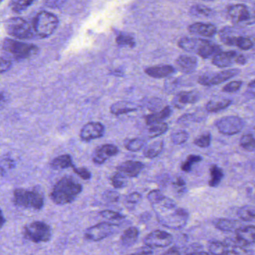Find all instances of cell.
<instances>
[{
  "instance_id": "cell-24",
  "label": "cell",
  "mask_w": 255,
  "mask_h": 255,
  "mask_svg": "<svg viewBox=\"0 0 255 255\" xmlns=\"http://www.w3.org/2000/svg\"><path fill=\"white\" fill-rule=\"evenodd\" d=\"M232 101L223 97H214L206 105V110L210 113H216L229 107Z\"/></svg>"
},
{
  "instance_id": "cell-2",
  "label": "cell",
  "mask_w": 255,
  "mask_h": 255,
  "mask_svg": "<svg viewBox=\"0 0 255 255\" xmlns=\"http://www.w3.org/2000/svg\"><path fill=\"white\" fill-rule=\"evenodd\" d=\"M83 191V186L70 176L61 178L53 186L50 198L57 205L71 204Z\"/></svg>"
},
{
  "instance_id": "cell-38",
  "label": "cell",
  "mask_w": 255,
  "mask_h": 255,
  "mask_svg": "<svg viewBox=\"0 0 255 255\" xmlns=\"http://www.w3.org/2000/svg\"><path fill=\"white\" fill-rule=\"evenodd\" d=\"M110 183L115 189H123L128 186V180L126 177L117 171L110 177Z\"/></svg>"
},
{
  "instance_id": "cell-1",
  "label": "cell",
  "mask_w": 255,
  "mask_h": 255,
  "mask_svg": "<svg viewBox=\"0 0 255 255\" xmlns=\"http://www.w3.org/2000/svg\"><path fill=\"white\" fill-rule=\"evenodd\" d=\"M147 199L159 223L168 229L180 230L189 221V212L177 207L171 198L165 196L160 189H153L147 194Z\"/></svg>"
},
{
  "instance_id": "cell-55",
  "label": "cell",
  "mask_w": 255,
  "mask_h": 255,
  "mask_svg": "<svg viewBox=\"0 0 255 255\" xmlns=\"http://www.w3.org/2000/svg\"><path fill=\"white\" fill-rule=\"evenodd\" d=\"M5 222H6V221H5V216H4L2 210L0 209V229L5 225Z\"/></svg>"
},
{
  "instance_id": "cell-29",
  "label": "cell",
  "mask_w": 255,
  "mask_h": 255,
  "mask_svg": "<svg viewBox=\"0 0 255 255\" xmlns=\"http://www.w3.org/2000/svg\"><path fill=\"white\" fill-rule=\"evenodd\" d=\"M50 165L55 170H62L68 168H73L74 166V163H73L72 157L69 154H64L57 156L52 161Z\"/></svg>"
},
{
  "instance_id": "cell-39",
  "label": "cell",
  "mask_w": 255,
  "mask_h": 255,
  "mask_svg": "<svg viewBox=\"0 0 255 255\" xmlns=\"http://www.w3.org/2000/svg\"><path fill=\"white\" fill-rule=\"evenodd\" d=\"M144 145V141L141 138H135L125 142V148L131 152H137L141 150Z\"/></svg>"
},
{
  "instance_id": "cell-36",
  "label": "cell",
  "mask_w": 255,
  "mask_h": 255,
  "mask_svg": "<svg viewBox=\"0 0 255 255\" xmlns=\"http://www.w3.org/2000/svg\"><path fill=\"white\" fill-rule=\"evenodd\" d=\"M168 130V125L166 123L156 124L152 125L148 129V135L150 138H156L165 134Z\"/></svg>"
},
{
  "instance_id": "cell-49",
  "label": "cell",
  "mask_w": 255,
  "mask_h": 255,
  "mask_svg": "<svg viewBox=\"0 0 255 255\" xmlns=\"http://www.w3.org/2000/svg\"><path fill=\"white\" fill-rule=\"evenodd\" d=\"M103 198L106 201L108 202L116 203L119 202L120 200V194L116 191L107 190L103 195Z\"/></svg>"
},
{
  "instance_id": "cell-46",
  "label": "cell",
  "mask_w": 255,
  "mask_h": 255,
  "mask_svg": "<svg viewBox=\"0 0 255 255\" xmlns=\"http://www.w3.org/2000/svg\"><path fill=\"white\" fill-rule=\"evenodd\" d=\"M172 186L177 195H183L186 190V184L181 177H177L172 181Z\"/></svg>"
},
{
  "instance_id": "cell-4",
  "label": "cell",
  "mask_w": 255,
  "mask_h": 255,
  "mask_svg": "<svg viewBox=\"0 0 255 255\" xmlns=\"http://www.w3.org/2000/svg\"><path fill=\"white\" fill-rule=\"evenodd\" d=\"M13 201L17 207L40 210L44 205V197L37 190L17 189L13 194Z\"/></svg>"
},
{
  "instance_id": "cell-17",
  "label": "cell",
  "mask_w": 255,
  "mask_h": 255,
  "mask_svg": "<svg viewBox=\"0 0 255 255\" xmlns=\"http://www.w3.org/2000/svg\"><path fill=\"white\" fill-rule=\"evenodd\" d=\"M144 168V163L139 161L128 160L120 164L116 170L126 178H134L139 175Z\"/></svg>"
},
{
  "instance_id": "cell-13",
  "label": "cell",
  "mask_w": 255,
  "mask_h": 255,
  "mask_svg": "<svg viewBox=\"0 0 255 255\" xmlns=\"http://www.w3.org/2000/svg\"><path fill=\"white\" fill-rule=\"evenodd\" d=\"M240 69L234 68V69L225 70L216 74H204L199 77L198 82L201 86H216L236 77L240 74Z\"/></svg>"
},
{
  "instance_id": "cell-35",
  "label": "cell",
  "mask_w": 255,
  "mask_h": 255,
  "mask_svg": "<svg viewBox=\"0 0 255 255\" xmlns=\"http://www.w3.org/2000/svg\"><path fill=\"white\" fill-rule=\"evenodd\" d=\"M201 160H202V157L199 156V155H189L187 158L182 162L180 168L184 172H190L192 171V166H193L194 164L198 163Z\"/></svg>"
},
{
  "instance_id": "cell-7",
  "label": "cell",
  "mask_w": 255,
  "mask_h": 255,
  "mask_svg": "<svg viewBox=\"0 0 255 255\" xmlns=\"http://www.w3.org/2000/svg\"><path fill=\"white\" fill-rule=\"evenodd\" d=\"M59 25V20L55 14L47 11H41L37 14L34 20V29L38 36L48 38L54 33Z\"/></svg>"
},
{
  "instance_id": "cell-44",
  "label": "cell",
  "mask_w": 255,
  "mask_h": 255,
  "mask_svg": "<svg viewBox=\"0 0 255 255\" xmlns=\"http://www.w3.org/2000/svg\"><path fill=\"white\" fill-rule=\"evenodd\" d=\"M15 166V162L11 158L5 157L0 161V173L3 175L7 171H11Z\"/></svg>"
},
{
  "instance_id": "cell-22",
  "label": "cell",
  "mask_w": 255,
  "mask_h": 255,
  "mask_svg": "<svg viewBox=\"0 0 255 255\" xmlns=\"http://www.w3.org/2000/svg\"><path fill=\"white\" fill-rule=\"evenodd\" d=\"M177 68L183 74H189L193 73L198 67V60L194 56L189 55H181L176 60Z\"/></svg>"
},
{
  "instance_id": "cell-30",
  "label": "cell",
  "mask_w": 255,
  "mask_h": 255,
  "mask_svg": "<svg viewBox=\"0 0 255 255\" xmlns=\"http://www.w3.org/2000/svg\"><path fill=\"white\" fill-rule=\"evenodd\" d=\"M163 141L160 140V141H154L144 149L143 155H144V157L147 158V159H154V158L159 156V154L163 150Z\"/></svg>"
},
{
  "instance_id": "cell-27",
  "label": "cell",
  "mask_w": 255,
  "mask_h": 255,
  "mask_svg": "<svg viewBox=\"0 0 255 255\" xmlns=\"http://www.w3.org/2000/svg\"><path fill=\"white\" fill-rule=\"evenodd\" d=\"M236 237L242 241L253 246L255 242V227L254 225L243 226L235 231Z\"/></svg>"
},
{
  "instance_id": "cell-41",
  "label": "cell",
  "mask_w": 255,
  "mask_h": 255,
  "mask_svg": "<svg viewBox=\"0 0 255 255\" xmlns=\"http://www.w3.org/2000/svg\"><path fill=\"white\" fill-rule=\"evenodd\" d=\"M33 3V1H11L9 5L11 9L14 12L21 13Z\"/></svg>"
},
{
  "instance_id": "cell-25",
  "label": "cell",
  "mask_w": 255,
  "mask_h": 255,
  "mask_svg": "<svg viewBox=\"0 0 255 255\" xmlns=\"http://www.w3.org/2000/svg\"><path fill=\"white\" fill-rule=\"evenodd\" d=\"M213 225L219 231L223 232H231L236 231L243 227L241 222L236 219H225V218H219L213 221Z\"/></svg>"
},
{
  "instance_id": "cell-21",
  "label": "cell",
  "mask_w": 255,
  "mask_h": 255,
  "mask_svg": "<svg viewBox=\"0 0 255 255\" xmlns=\"http://www.w3.org/2000/svg\"><path fill=\"white\" fill-rule=\"evenodd\" d=\"M175 71V68L170 65H156L144 69V73L147 76L154 79L166 78L174 74Z\"/></svg>"
},
{
  "instance_id": "cell-56",
  "label": "cell",
  "mask_w": 255,
  "mask_h": 255,
  "mask_svg": "<svg viewBox=\"0 0 255 255\" xmlns=\"http://www.w3.org/2000/svg\"><path fill=\"white\" fill-rule=\"evenodd\" d=\"M151 254V251H149L147 249V250L141 251V252H138V253L132 254V255H150Z\"/></svg>"
},
{
  "instance_id": "cell-51",
  "label": "cell",
  "mask_w": 255,
  "mask_h": 255,
  "mask_svg": "<svg viewBox=\"0 0 255 255\" xmlns=\"http://www.w3.org/2000/svg\"><path fill=\"white\" fill-rule=\"evenodd\" d=\"M141 200H142V195L139 192H137L129 193L126 197L127 203H128L129 204H132V205H135V204H138Z\"/></svg>"
},
{
  "instance_id": "cell-28",
  "label": "cell",
  "mask_w": 255,
  "mask_h": 255,
  "mask_svg": "<svg viewBox=\"0 0 255 255\" xmlns=\"http://www.w3.org/2000/svg\"><path fill=\"white\" fill-rule=\"evenodd\" d=\"M138 236H139V231L138 228L135 227H129L124 231L121 237V241L124 246L126 247H130L136 243Z\"/></svg>"
},
{
  "instance_id": "cell-52",
  "label": "cell",
  "mask_w": 255,
  "mask_h": 255,
  "mask_svg": "<svg viewBox=\"0 0 255 255\" xmlns=\"http://www.w3.org/2000/svg\"><path fill=\"white\" fill-rule=\"evenodd\" d=\"M197 120H198V118H197L195 115L186 113V114L182 116L181 117L178 119L177 122H178V124H189L197 122Z\"/></svg>"
},
{
  "instance_id": "cell-10",
  "label": "cell",
  "mask_w": 255,
  "mask_h": 255,
  "mask_svg": "<svg viewBox=\"0 0 255 255\" xmlns=\"http://www.w3.org/2000/svg\"><path fill=\"white\" fill-rule=\"evenodd\" d=\"M216 127L220 133L225 135H234L243 130L245 122L238 116H226L216 122Z\"/></svg>"
},
{
  "instance_id": "cell-26",
  "label": "cell",
  "mask_w": 255,
  "mask_h": 255,
  "mask_svg": "<svg viewBox=\"0 0 255 255\" xmlns=\"http://www.w3.org/2000/svg\"><path fill=\"white\" fill-rule=\"evenodd\" d=\"M138 109V106L133 103L128 102V101H119L110 107V113L114 116H119L129 113H133L137 111Z\"/></svg>"
},
{
  "instance_id": "cell-12",
  "label": "cell",
  "mask_w": 255,
  "mask_h": 255,
  "mask_svg": "<svg viewBox=\"0 0 255 255\" xmlns=\"http://www.w3.org/2000/svg\"><path fill=\"white\" fill-rule=\"evenodd\" d=\"M174 241V237L170 233L162 230H155L145 236L143 242L149 249L165 248Z\"/></svg>"
},
{
  "instance_id": "cell-23",
  "label": "cell",
  "mask_w": 255,
  "mask_h": 255,
  "mask_svg": "<svg viewBox=\"0 0 255 255\" xmlns=\"http://www.w3.org/2000/svg\"><path fill=\"white\" fill-rule=\"evenodd\" d=\"M171 113H172V110H171V107L167 106L159 111L155 112V113L144 116V122L147 126L163 123L164 121L166 120L171 116Z\"/></svg>"
},
{
  "instance_id": "cell-43",
  "label": "cell",
  "mask_w": 255,
  "mask_h": 255,
  "mask_svg": "<svg viewBox=\"0 0 255 255\" xmlns=\"http://www.w3.org/2000/svg\"><path fill=\"white\" fill-rule=\"evenodd\" d=\"M193 142L198 147H201V148H207L211 143V135H210V132L203 134V135H200L198 138H195Z\"/></svg>"
},
{
  "instance_id": "cell-6",
  "label": "cell",
  "mask_w": 255,
  "mask_h": 255,
  "mask_svg": "<svg viewBox=\"0 0 255 255\" xmlns=\"http://www.w3.org/2000/svg\"><path fill=\"white\" fill-rule=\"evenodd\" d=\"M23 236L26 240L35 243H47L51 239L50 225L41 221H35L23 228Z\"/></svg>"
},
{
  "instance_id": "cell-32",
  "label": "cell",
  "mask_w": 255,
  "mask_h": 255,
  "mask_svg": "<svg viewBox=\"0 0 255 255\" xmlns=\"http://www.w3.org/2000/svg\"><path fill=\"white\" fill-rule=\"evenodd\" d=\"M117 45L120 47H129L133 48L135 46V40L130 34L126 32H120L116 38Z\"/></svg>"
},
{
  "instance_id": "cell-20",
  "label": "cell",
  "mask_w": 255,
  "mask_h": 255,
  "mask_svg": "<svg viewBox=\"0 0 255 255\" xmlns=\"http://www.w3.org/2000/svg\"><path fill=\"white\" fill-rule=\"evenodd\" d=\"M200 99V95L196 91H190V92H179L174 97L173 100V105L176 108L181 109L187 104H195Z\"/></svg>"
},
{
  "instance_id": "cell-19",
  "label": "cell",
  "mask_w": 255,
  "mask_h": 255,
  "mask_svg": "<svg viewBox=\"0 0 255 255\" xmlns=\"http://www.w3.org/2000/svg\"><path fill=\"white\" fill-rule=\"evenodd\" d=\"M188 30L192 35H199V36L211 38L214 36L217 32L215 25L210 23H194L188 26Z\"/></svg>"
},
{
  "instance_id": "cell-58",
  "label": "cell",
  "mask_w": 255,
  "mask_h": 255,
  "mask_svg": "<svg viewBox=\"0 0 255 255\" xmlns=\"http://www.w3.org/2000/svg\"><path fill=\"white\" fill-rule=\"evenodd\" d=\"M198 255H210V254L207 253V252H200V253L198 254Z\"/></svg>"
},
{
  "instance_id": "cell-54",
  "label": "cell",
  "mask_w": 255,
  "mask_h": 255,
  "mask_svg": "<svg viewBox=\"0 0 255 255\" xmlns=\"http://www.w3.org/2000/svg\"><path fill=\"white\" fill-rule=\"evenodd\" d=\"M162 255H181V253L178 248L172 247L164 252Z\"/></svg>"
},
{
  "instance_id": "cell-34",
  "label": "cell",
  "mask_w": 255,
  "mask_h": 255,
  "mask_svg": "<svg viewBox=\"0 0 255 255\" xmlns=\"http://www.w3.org/2000/svg\"><path fill=\"white\" fill-rule=\"evenodd\" d=\"M237 216L243 222H253L255 218V208L250 205L243 206L237 210Z\"/></svg>"
},
{
  "instance_id": "cell-45",
  "label": "cell",
  "mask_w": 255,
  "mask_h": 255,
  "mask_svg": "<svg viewBox=\"0 0 255 255\" xmlns=\"http://www.w3.org/2000/svg\"><path fill=\"white\" fill-rule=\"evenodd\" d=\"M99 214L103 218L108 219V220H122L125 218V216L122 213L110 210H102L100 212Z\"/></svg>"
},
{
  "instance_id": "cell-33",
  "label": "cell",
  "mask_w": 255,
  "mask_h": 255,
  "mask_svg": "<svg viewBox=\"0 0 255 255\" xmlns=\"http://www.w3.org/2000/svg\"><path fill=\"white\" fill-rule=\"evenodd\" d=\"M209 251L213 255H230V248L223 242H212L209 246Z\"/></svg>"
},
{
  "instance_id": "cell-53",
  "label": "cell",
  "mask_w": 255,
  "mask_h": 255,
  "mask_svg": "<svg viewBox=\"0 0 255 255\" xmlns=\"http://www.w3.org/2000/svg\"><path fill=\"white\" fill-rule=\"evenodd\" d=\"M11 68V62L9 60L0 57V73L8 71Z\"/></svg>"
},
{
  "instance_id": "cell-11",
  "label": "cell",
  "mask_w": 255,
  "mask_h": 255,
  "mask_svg": "<svg viewBox=\"0 0 255 255\" xmlns=\"http://www.w3.org/2000/svg\"><path fill=\"white\" fill-rule=\"evenodd\" d=\"M212 63L219 68H228L234 64L246 65L247 59L236 51H219L213 56Z\"/></svg>"
},
{
  "instance_id": "cell-18",
  "label": "cell",
  "mask_w": 255,
  "mask_h": 255,
  "mask_svg": "<svg viewBox=\"0 0 255 255\" xmlns=\"http://www.w3.org/2000/svg\"><path fill=\"white\" fill-rule=\"evenodd\" d=\"M228 14L236 23H243L251 19L249 8L243 4H234L228 8Z\"/></svg>"
},
{
  "instance_id": "cell-31",
  "label": "cell",
  "mask_w": 255,
  "mask_h": 255,
  "mask_svg": "<svg viewBox=\"0 0 255 255\" xmlns=\"http://www.w3.org/2000/svg\"><path fill=\"white\" fill-rule=\"evenodd\" d=\"M210 180H209V186L210 187H217L222 179H223V171L220 167L216 165H212L210 168Z\"/></svg>"
},
{
  "instance_id": "cell-47",
  "label": "cell",
  "mask_w": 255,
  "mask_h": 255,
  "mask_svg": "<svg viewBox=\"0 0 255 255\" xmlns=\"http://www.w3.org/2000/svg\"><path fill=\"white\" fill-rule=\"evenodd\" d=\"M243 84V81H240V80L231 82L222 88V92H225V93H234V92H238L241 89Z\"/></svg>"
},
{
  "instance_id": "cell-5",
  "label": "cell",
  "mask_w": 255,
  "mask_h": 255,
  "mask_svg": "<svg viewBox=\"0 0 255 255\" xmlns=\"http://www.w3.org/2000/svg\"><path fill=\"white\" fill-rule=\"evenodd\" d=\"M2 48L17 60L29 59L34 55H36L38 51V47L34 44L20 42L10 38L5 39Z\"/></svg>"
},
{
  "instance_id": "cell-16",
  "label": "cell",
  "mask_w": 255,
  "mask_h": 255,
  "mask_svg": "<svg viewBox=\"0 0 255 255\" xmlns=\"http://www.w3.org/2000/svg\"><path fill=\"white\" fill-rule=\"evenodd\" d=\"M105 128L100 122H89L82 128L80 138L83 141H92L104 136Z\"/></svg>"
},
{
  "instance_id": "cell-50",
  "label": "cell",
  "mask_w": 255,
  "mask_h": 255,
  "mask_svg": "<svg viewBox=\"0 0 255 255\" xmlns=\"http://www.w3.org/2000/svg\"><path fill=\"white\" fill-rule=\"evenodd\" d=\"M73 170H74V173L77 174L80 178L83 179V180H90L91 177H92V173H91L87 168H84V167L77 168V167L74 165Z\"/></svg>"
},
{
  "instance_id": "cell-59",
  "label": "cell",
  "mask_w": 255,
  "mask_h": 255,
  "mask_svg": "<svg viewBox=\"0 0 255 255\" xmlns=\"http://www.w3.org/2000/svg\"><path fill=\"white\" fill-rule=\"evenodd\" d=\"M2 94L0 93V104H1V103H2Z\"/></svg>"
},
{
  "instance_id": "cell-9",
  "label": "cell",
  "mask_w": 255,
  "mask_h": 255,
  "mask_svg": "<svg viewBox=\"0 0 255 255\" xmlns=\"http://www.w3.org/2000/svg\"><path fill=\"white\" fill-rule=\"evenodd\" d=\"M118 225L110 222H101L87 228L84 237L92 242H99L113 235L117 231Z\"/></svg>"
},
{
  "instance_id": "cell-57",
  "label": "cell",
  "mask_w": 255,
  "mask_h": 255,
  "mask_svg": "<svg viewBox=\"0 0 255 255\" xmlns=\"http://www.w3.org/2000/svg\"><path fill=\"white\" fill-rule=\"evenodd\" d=\"M113 74L116 76V77H123L124 73L123 71H119V70H116L115 72L113 73Z\"/></svg>"
},
{
  "instance_id": "cell-8",
  "label": "cell",
  "mask_w": 255,
  "mask_h": 255,
  "mask_svg": "<svg viewBox=\"0 0 255 255\" xmlns=\"http://www.w3.org/2000/svg\"><path fill=\"white\" fill-rule=\"evenodd\" d=\"M7 33L18 39H30L32 31L30 25L21 17H12L7 20L5 24Z\"/></svg>"
},
{
  "instance_id": "cell-40",
  "label": "cell",
  "mask_w": 255,
  "mask_h": 255,
  "mask_svg": "<svg viewBox=\"0 0 255 255\" xmlns=\"http://www.w3.org/2000/svg\"><path fill=\"white\" fill-rule=\"evenodd\" d=\"M190 13L193 15L210 17L213 15V11L210 8L203 5H195L191 8Z\"/></svg>"
},
{
  "instance_id": "cell-14",
  "label": "cell",
  "mask_w": 255,
  "mask_h": 255,
  "mask_svg": "<svg viewBox=\"0 0 255 255\" xmlns=\"http://www.w3.org/2000/svg\"><path fill=\"white\" fill-rule=\"evenodd\" d=\"M221 40L228 46H236L243 50H249L254 47L253 41L249 37L234 36L229 30L222 29L220 32Z\"/></svg>"
},
{
  "instance_id": "cell-42",
  "label": "cell",
  "mask_w": 255,
  "mask_h": 255,
  "mask_svg": "<svg viewBox=\"0 0 255 255\" xmlns=\"http://www.w3.org/2000/svg\"><path fill=\"white\" fill-rule=\"evenodd\" d=\"M189 133L186 131L180 130L173 133L171 138L174 144L180 145V144H183L186 142L189 139Z\"/></svg>"
},
{
  "instance_id": "cell-37",
  "label": "cell",
  "mask_w": 255,
  "mask_h": 255,
  "mask_svg": "<svg viewBox=\"0 0 255 255\" xmlns=\"http://www.w3.org/2000/svg\"><path fill=\"white\" fill-rule=\"evenodd\" d=\"M255 138L252 133H247L243 135L240 140V144L246 151H255Z\"/></svg>"
},
{
  "instance_id": "cell-15",
  "label": "cell",
  "mask_w": 255,
  "mask_h": 255,
  "mask_svg": "<svg viewBox=\"0 0 255 255\" xmlns=\"http://www.w3.org/2000/svg\"><path fill=\"white\" fill-rule=\"evenodd\" d=\"M119 153V147L115 144H103L95 149L92 156V161L97 165H103L110 158L116 156Z\"/></svg>"
},
{
  "instance_id": "cell-3",
  "label": "cell",
  "mask_w": 255,
  "mask_h": 255,
  "mask_svg": "<svg viewBox=\"0 0 255 255\" xmlns=\"http://www.w3.org/2000/svg\"><path fill=\"white\" fill-rule=\"evenodd\" d=\"M178 46L184 51L196 53L203 59H209L221 51L217 44L201 38L183 37L178 41Z\"/></svg>"
},
{
  "instance_id": "cell-48",
  "label": "cell",
  "mask_w": 255,
  "mask_h": 255,
  "mask_svg": "<svg viewBox=\"0 0 255 255\" xmlns=\"http://www.w3.org/2000/svg\"><path fill=\"white\" fill-rule=\"evenodd\" d=\"M202 245L198 243H192L188 246L183 251L184 255H198L200 252H202Z\"/></svg>"
}]
</instances>
